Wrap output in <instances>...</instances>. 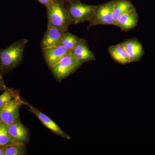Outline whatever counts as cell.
I'll return each instance as SVG.
<instances>
[{"instance_id":"obj_1","label":"cell","mask_w":155,"mask_h":155,"mask_svg":"<svg viewBox=\"0 0 155 155\" xmlns=\"http://www.w3.org/2000/svg\"><path fill=\"white\" fill-rule=\"evenodd\" d=\"M28 40L23 39L11 44L5 49H0V73L4 75L21 64Z\"/></svg>"},{"instance_id":"obj_2","label":"cell","mask_w":155,"mask_h":155,"mask_svg":"<svg viewBox=\"0 0 155 155\" xmlns=\"http://www.w3.org/2000/svg\"><path fill=\"white\" fill-rule=\"evenodd\" d=\"M47 9L48 26L55 28L66 32L72 24L67 9L57 0H53L46 6Z\"/></svg>"},{"instance_id":"obj_3","label":"cell","mask_w":155,"mask_h":155,"mask_svg":"<svg viewBox=\"0 0 155 155\" xmlns=\"http://www.w3.org/2000/svg\"><path fill=\"white\" fill-rule=\"evenodd\" d=\"M81 66V64L70 52L61 58L51 69L56 79L61 81L75 72Z\"/></svg>"},{"instance_id":"obj_4","label":"cell","mask_w":155,"mask_h":155,"mask_svg":"<svg viewBox=\"0 0 155 155\" xmlns=\"http://www.w3.org/2000/svg\"><path fill=\"white\" fill-rule=\"evenodd\" d=\"M114 1L96 6L87 29L97 25H115L113 19Z\"/></svg>"},{"instance_id":"obj_5","label":"cell","mask_w":155,"mask_h":155,"mask_svg":"<svg viewBox=\"0 0 155 155\" xmlns=\"http://www.w3.org/2000/svg\"><path fill=\"white\" fill-rule=\"evenodd\" d=\"M67 10L69 13L72 24H78L91 19L96 6L82 4L80 2H70Z\"/></svg>"},{"instance_id":"obj_6","label":"cell","mask_w":155,"mask_h":155,"mask_svg":"<svg viewBox=\"0 0 155 155\" xmlns=\"http://www.w3.org/2000/svg\"><path fill=\"white\" fill-rule=\"evenodd\" d=\"M24 101L18 94L14 99L0 108V123L8 126L11 125L15 119L19 117V110Z\"/></svg>"},{"instance_id":"obj_7","label":"cell","mask_w":155,"mask_h":155,"mask_svg":"<svg viewBox=\"0 0 155 155\" xmlns=\"http://www.w3.org/2000/svg\"><path fill=\"white\" fill-rule=\"evenodd\" d=\"M24 105L28 106L29 108L28 111L35 114L41 122L52 132L66 139L69 140H70L71 137L62 130L61 127L48 116L42 113L38 109L27 102L24 101Z\"/></svg>"},{"instance_id":"obj_8","label":"cell","mask_w":155,"mask_h":155,"mask_svg":"<svg viewBox=\"0 0 155 155\" xmlns=\"http://www.w3.org/2000/svg\"><path fill=\"white\" fill-rule=\"evenodd\" d=\"M9 135L14 142L26 144L29 141L28 129L23 125L18 117L11 125L8 126Z\"/></svg>"},{"instance_id":"obj_9","label":"cell","mask_w":155,"mask_h":155,"mask_svg":"<svg viewBox=\"0 0 155 155\" xmlns=\"http://www.w3.org/2000/svg\"><path fill=\"white\" fill-rule=\"evenodd\" d=\"M42 50L46 63L50 69L61 58L71 52L61 45L42 49Z\"/></svg>"},{"instance_id":"obj_10","label":"cell","mask_w":155,"mask_h":155,"mask_svg":"<svg viewBox=\"0 0 155 155\" xmlns=\"http://www.w3.org/2000/svg\"><path fill=\"white\" fill-rule=\"evenodd\" d=\"M71 53L81 65L96 59L94 54L89 48L86 41L80 38Z\"/></svg>"},{"instance_id":"obj_11","label":"cell","mask_w":155,"mask_h":155,"mask_svg":"<svg viewBox=\"0 0 155 155\" xmlns=\"http://www.w3.org/2000/svg\"><path fill=\"white\" fill-rule=\"evenodd\" d=\"M122 43L126 50L130 63L138 62L144 55L143 47L136 38L129 39Z\"/></svg>"},{"instance_id":"obj_12","label":"cell","mask_w":155,"mask_h":155,"mask_svg":"<svg viewBox=\"0 0 155 155\" xmlns=\"http://www.w3.org/2000/svg\"><path fill=\"white\" fill-rule=\"evenodd\" d=\"M64 32L55 28L48 26L41 43L42 49L59 45Z\"/></svg>"},{"instance_id":"obj_13","label":"cell","mask_w":155,"mask_h":155,"mask_svg":"<svg viewBox=\"0 0 155 155\" xmlns=\"http://www.w3.org/2000/svg\"><path fill=\"white\" fill-rule=\"evenodd\" d=\"M138 21V14L136 9L123 14L119 17L116 22V26L121 30L127 31L135 28Z\"/></svg>"},{"instance_id":"obj_14","label":"cell","mask_w":155,"mask_h":155,"mask_svg":"<svg viewBox=\"0 0 155 155\" xmlns=\"http://www.w3.org/2000/svg\"><path fill=\"white\" fill-rule=\"evenodd\" d=\"M136 9L133 4L127 0L114 1L113 11V19L115 25L119 17L123 14Z\"/></svg>"},{"instance_id":"obj_15","label":"cell","mask_w":155,"mask_h":155,"mask_svg":"<svg viewBox=\"0 0 155 155\" xmlns=\"http://www.w3.org/2000/svg\"><path fill=\"white\" fill-rule=\"evenodd\" d=\"M108 51L114 61L119 64H126L130 63L126 50L122 43L110 46L108 48Z\"/></svg>"},{"instance_id":"obj_16","label":"cell","mask_w":155,"mask_h":155,"mask_svg":"<svg viewBox=\"0 0 155 155\" xmlns=\"http://www.w3.org/2000/svg\"><path fill=\"white\" fill-rule=\"evenodd\" d=\"M80 39L75 35L66 31L64 32L59 45L63 46L71 52Z\"/></svg>"},{"instance_id":"obj_17","label":"cell","mask_w":155,"mask_h":155,"mask_svg":"<svg viewBox=\"0 0 155 155\" xmlns=\"http://www.w3.org/2000/svg\"><path fill=\"white\" fill-rule=\"evenodd\" d=\"M27 154L25 144L14 142L5 147L4 155H25Z\"/></svg>"},{"instance_id":"obj_18","label":"cell","mask_w":155,"mask_h":155,"mask_svg":"<svg viewBox=\"0 0 155 155\" xmlns=\"http://www.w3.org/2000/svg\"><path fill=\"white\" fill-rule=\"evenodd\" d=\"M19 91L7 87L0 95V108L5 105L19 94Z\"/></svg>"},{"instance_id":"obj_19","label":"cell","mask_w":155,"mask_h":155,"mask_svg":"<svg viewBox=\"0 0 155 155\" xmlns=\"http://www.w3.org/2000/svg\"><path fill=\"white\" fill-rule=\"evenodd\" d=\"M13 143L9 135L8 125L0 123V147H5Z\"/></svg>"},{"instance_id":"obj_20","label":"cell","mask_w":155,"mask_h":155,"mask_svg":"<svg viewBox=\"0 0 155 155\" xmlns=\"http://www.w3.org/2000/svg\"><path fill=\"white\" fill-rule=\"evenodd\" d=\"M5 84L4 79H3V75L0 73V91H4L7 88Z\"/></svg>"},{"instance_id":"obj_21","label":"cell","mask_w":155,"mask_h":155,"mask_svg":"<svg viewBox=\"0 0 155 155\" xmlns=\"http://www.w3.org/2000/svg\"><path fill=\"white\" fill-rule=\"evenodd\" d=\"M37 1L46 7L48 5H49L53 0H37Z\"/></svg>"},{"instance_id":"obj_22","label":"cell","mask_w":155,"mask_h":155,"mask_svg":"<svg viewBox=\"0 0 155 155\" xmlns=\"http://www.w3.org/2000/svg\"><path fill=\"white\" fill-rule=\"evenodd\" d=\"M5 147H0V155H4V154H5Z\"/></svg>"},{"instance_id":"obj_23","label":"cell","mask_w":155,"mask_h":155,"mask_svg":"<svg viewBox=\"0 0 155 155\" xmlns=\"http://www.w3.org/2000/svg\"><path fill=\"white\" fill-rule=\"evenodd\" d=\"M68 1H70V2H72V0H68Z\"/></svg>"}]
</instances>
